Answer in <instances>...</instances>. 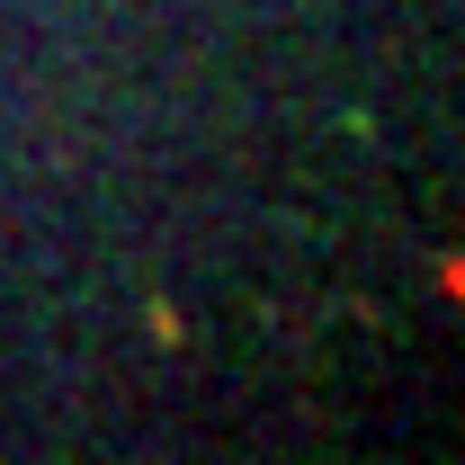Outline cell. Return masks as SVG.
<instances>
[{"label": "cell", "instance_id": "1", "mask_svg": "<svg viewBox=\"0 0 465 465\" xmlns=\"http://www.w3.org/2000/svg\"><path fill=\"white\" fill-rule=\"evenodd\" d=\"M439 287H448V295L465 304V251H448V260H439Z\"/></svg>", "mask_w": 465, "mask_h": 465}]
</instances>
